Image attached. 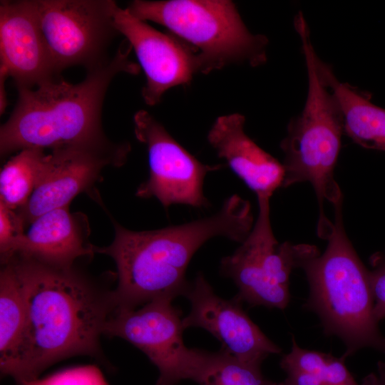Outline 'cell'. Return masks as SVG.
Segmentation results:
<instances>
[{
  "mask_svg": "<svg viewBox=\"0 0 385 385\" xmlns=\"http://www.w3.org/2000/svg\"><path fill=\"white\" fill-rule=\"evenodd\" d=\"M7 261L20 279L27 315L17 352L1 372L20 384L63 359L99 354L100 335L114 311L111 292L74 266L56 267L19 254Z\"/></svg>",
  "mask_w": 385,
  "mask_h": 385,
  "instance_id": "cell-1",
  "label": "cell"
},
{
  "mask_svg": "<svg viewBox=\"0 0 385 385\" xmlns=\"http://www.w3.org/2000/svg\"><path fill=\"white\" fill-rule=\"evenodd\" d=\"M111 220L115 229L112 243L94 245V251L115 263L118 284L111 292L113 312L133 310L160 297L184 296L190 283L186 270L198 249L218 236L242 243L254 224L250 202L237 194L210 217L155 230L133 231Z\"/></svg>",
  "mask_w": 385,
  "mask_h": 385,
  "instance_id": "cell-2",
  "label": "cell"
},
{
  "mask_svg": "<svg viewBox=\"0 0 385 385\" xmlns=\"http://www.w3.org/2000/svg\"><path fill=\"white\" fill-rule=\"evenodd\" d=\"M125 39L115 54L88 71L78 83L56 77L19 88L16 105L0 129L1 158L27 148L51 150L101 140V110L108 88L120 73L138 74Z\"/></svg>",
  "mask_w": 385,
  "mask_h": 385,
  "instance_id": "cell-3",
  "label": "cell"
},
{
  "mask_svg": "<svg viewBox=\"0 0 385 385\" xmlns=\"http://www.w3.org/2000/svg\"><path fill=\"white\" fill-rule=\"evenodd\" d=\"M342 202L335 205L334 220L322 237L324 252L307 245L297 268L304 270L309 286L305 308L319 316L324 332L346 346L345 359L363 348L385 354V337L374 314L369 270L363 265L345 232Z\"/></svg>",
  "mask_w": 385,
  "mask_h": 385,
  "instance_id": "cell-4",
  "label": "cell"
},
{
  "mask_svg": "<svg viewBox=\"0 0 385 385\" xmlns=\"http://www.w3.org/2000/svg\"><path fill=\"white\" fill-rule=\"evenodd\" d=\"M301 42L308 74V93L301 114L287 126L280 148L284 153L282 188L309 183L319 205V221L327 217L325 201L334 205L343 201L340 187L334 178L344 131L340 105L320 76L315 63L316 52L304 18L294 21Z\"/></svg>",
  "mask_w": 385,
  "mask_h": 385,
  "instance_id": "cell-5",
  "label": "cell"
},
{
  "mask_svg": "<svg viewBox=\"0 0 385 385\" xmlns=\"http://www.w3.org/2000/svg\"><path fill=\"white\" fill-rule=\"evenodd\" d=\"M128 9L136 18L166 27L193 47L199 53L202 73L242 62L257 66L267 60V38L249 31L231 1L135 0Z\"/></svg>",
  "mask_w": 385,
  "mask_h": 385,
  "instance_id": "cell-6",
  "label": "cell"
},
{
  "mask_svg": "<svg viewBox=\"0 0 385 385\" xmlns=\"http://www.w3.org/2000/svg\"><path fill=\"white\" fill-rule=\"evenodd\" d=\"M270 200L259 198L258 215L247 238L221 260L220 272L239 291L235 297L252 307L283 309L289 302V277L297 268L304 244L276 240L270 222Z\"/></svg>",
  "mask_w": 385,
  "mask_h": 385,
  "instance_id": "cell-7",
  "label": "cell"
},
{
  "mask_svg": "<svg viewBox=\"0 0 385 385\" xmlns=\"http://www.w3.org/2000/svg\"><path fill=\"white\" fill-rule=\"evenodd\" d=\"M40 27L57 74L73 66L90 70L106 61L118 34L111 0H34Z\"/></svg>",
  "mask_w": 385,
  "mask_h": 385,
  "instance_id": "cell-8",
  "label": "cell"
},
{
  "mask_svg": "<svg viewBox=\"0 0 385 385\" xmlns=\"http://www.w3.org/2000/svg\"><path fill=\"white\" fill-rule=\"evenodd\" d=\"M130 151L128 143H115L106 137L52 150L29 201L16 210L25 227L46 212L69 205L82 192L98 198L94 186L101 180L103 169L122 166Z\"/></svg>",
  "mask_w": 385,
  "mask_h": 385,
  "instance_id": "cell-9",
  "label": "cell"
},
{
  "mask_svg": "<svg viewBox=\"0 0 385 385\" xmlns=\"http://www.w3.org/2000/svg\"><path fill=\"white\" fill-rule=\"evenodd\" d=\"M134 132L145 145L149 161V178L139 185L135 195L155 197L165 209L175 204L207 207L210 202L203 190L205 176L223 165L198 160L145 111L135 114Z\"/></svg>",
  "mask_w": 385,
  "mask_h": 385,
  "instance_id": "cell-10",
  "label": "cell"
},
{
  "mask_svg": "<svg viewBox=\"0 0 385 385\" xmlns=\"http://www.w3.org/2000/svg\"><path fill=\"white\" fill-rule=\"evenodd\" d=\"M171 297H160L138 309L113 312L103 334L122 338L141 350L158 368L156 385L185 379L190 349L183 340L182 312Z\"/></svg>",
  "mask_w": 385,
  "mask_h": 385,
  "instance_id": "cell-11",
  "label": "cell"
},
{
  "mask_svg": "<svg viewBox=\"0 0 385 385\" xmlns=\"http://www.w3.org/2000/svg\"><path fill=\"white\" fill-rule=\"evenodd\" d=\"M113 18L145 73L142 96L148 106H155L166 91L188 83L195 73L202 72L199 53L175 35L156 30L116 2Z\"/></svg>",
  "mask_w": 385,
  "mask_h": 385,
  "instance_id": "cell-12",
  "label": "cell"
},
{
  "mask_svg": "<svg viewBox=\"0 0 385 385\" xmlns=\"http://www.w3.org/2000/svg\"><path fill=\"white\" fill-rule=\"evenodd\" d=\"M190 303L189 314L183 319V327H200L209 332L238 359L260 366L270 354L281 349L251 320L234 297L225 299L215 294L202 273L190 283L184 295Z\"/></svg>",
  "mask_w": 385,
  "mask_h": 385,
  "instance_id": "cell-13",
  "label": "cell"
},
{
  "mask_svg": "<svg viewBox=\"0 0 385 385\" xmlns=\"http://www.w3.org/2000/svg\"><path fill=\"white\" fill-rule=\"evenodd\" d=\"M0 71L19 88L59 76L44 40L34 0L1 1Z\"/></svg>",
  "mask_w": 385,
  "mask_h": 385,
  "instance_id": "cell-14",
  "label": "cell"
},
{
  "mask_svg": "<svg viewBox=\"0 0 385 385\" xmlns=\"http://www.w3.org/2000/svg\"><path fill=\"white\" fill-rule=\"evenodd\" d=\"M245 121V117L239 113L220 116L210 128L207 140L217 155L257 199H270L282 187L283 165L246 134Z\"/></svg>",
  "mask_w": 385,
  "mask_h": 385,
  "instance_id": "cell-15",
  "label": "cell"
},
{
  "mask_svg": "<svg viewBox=\"0 0 385 385\" xmlns=\"http://www.w3.org/2000/svg\"><path fill=\"white\" fill-rule=\"evenodd\" d=\"M90 226L83 212H71L69 205L48 211L35 219L21 238L17 254L61 268L94 255Z\"/></svg>",
  "mask_w": 385,
  "mask_h": 385,
  "instance_id": "cell-16",
  "label": "cell"
},
{
  "mask_svg": "<svg viewBox=\"0 0 385 385\" xmlns=\"http://www.w3.org/2000/svg\"><path fill=\"white\" fill-rule=\"evenodd\" d=\"M315 63L340 105L344 133L364 148L385 152V108L373 103L370 94L339 81L332 67L317 55Z\"/></svg>",
  "mask_w": 385,
  "mask_h": 385,
  "instance_id": "cell-17",
  "label": "cell"
},
{
  "mask_svg": "<svg viewBox=\"0 0 385 385\" xmlns=\"http://www.w3.org/2000/svg\"><path fill=\"white\" fill-rule=\"evenodd\" d=\"M185 379L199 385H263L261 366L242 361L226 349L217 351L191 348Z\"/></svg>",
  "mask_w": 385,
  "mask_h": 385,
  "instance_id": "cell-18",
  "label": "cell"
},
{
  "mask_svg": "<svg viewBox=\"0 0 385 385\" xmlns=\"http://www.w3.org/2000/svg\"><path fill=\"white\" fill-rule=\"evenodd\" d=\"M0 272V369L14 359L26 324V304L23 287L11 261Z\"/></svg>",
  "mask_w": 385,
  "mask_h": 385,
  "instance_id": "cell-19",
  "label": "cell"
},
{
  "mask_svg": "<svg viewBox=\"0 0 385 385\" xmlns=\"http://www.w3.org/2000/svg\"><path fill=\"white\" fill-rule=\"evenodd\" d=\"M48 156L44 150L27 148L8 160L0 173V202L14 210L24 207L43 174Z\"/></svg>",
  "mask_w": 385,
  "mask_h": 385,
  "instance_id": "cell-20",
  "label": "cell"
},
{
  "mask_svg": "<svg viewBox=\"0 0 385 385\" xmlns=\"http://www.w3.org/2000/svg\"><path fill=\"white\" fill-rule=\"evenodd\" d=\"M18 385H108L101 370L93 365L66 369L44 378L23 381Z\"/></svg>",
  "mask_w": 385,
  "mask_h": 385,
  "instance_id": "cell-21",
  "label": "cell"
},
{
  "mask_svg": "<svg viewBox=\"0 0 385 385\" xmlns=\"http://www.w3.org/2000/svg\"><path fill=\"white\" fill-rule=\"evenodd\" d=\"M25 226L16 210L0 202V257L5 262L16 255Z\"/></svg>",
  "mask_w": 385,
  "mask_h": 385,
  "instance_id": "cell-22",
  "label": "cell"
},
{
  "mask_svg": "<svg viewBox=\"0 0 385 385\" xmlns=\"http://www.w3.org/2000/svg\"><path fill=\"white\" fill-rule=\"evenodd\" d=\"M369 278L374 297L373 314L379 323L385 319V250L374 253L369 258Z\"/></svg>",
  "mask_w": 385,
  "mask_h": 385,
  "instance_id": "cell-23",
  "label": "cell"
},
{
  "mask_svg": "<svg viewBox=\"0 0 385 385\" xmlns=\"http://www.w3.org/2000/svg\"><path fill=\"white\" fill-rule=\"evenodd\" d=\"M316 376L321 385H361L358 384L344 364V359L330 354Z\"/></svg>",
  "mask_w": 385,
  "mask_h": 385,
  "instance_id": "cell-24",
  "label": "cell"
},
{
  "mask_svg": "<svg viewBox=\"0 0 385 385\" xmlns=\"http://www.w3.org/2000/svg\"><path fill=\"white\" fill-rule=\"evenodd\" d=\"M286 385H321L319 378L312 374L300 371H287Z\"/></svg>",
  "mask_w": 385,
  "mask_h": 385,
  "instance_id": "cell-25",
  "label": "cell"
},
{
  "mask_svg": "<svg viewBox=\"0 0 385 385\" xmlns=\"http://www.w3.org/2000/svg\"><path fill=\"white\" fill-rule=\"evenodd\" d=\"M9 76L7 74L0 71V113L1 114L4 113L5 111V109L7 106V100L6 96V92H5V80Z\"/></svg>",
  "mask_w": 385,
  "mask_h": 385,
  "instance_id": "cell-26",
  "label": "cell"
},
{
  "mask_svg": "<svg viewBox=\"0 0 385 385\" xmlns=\"http://www.w3.org/2000/svg\"><path fill=\"white\" fill-rule=\"evenodd\" d=\"M361 385H383V383L378 375L371 373L362 379Z\"/></svg>",
  "mask_w": 385,
  "mask_h": 385,
  "instance_id": "cell-27",
  "label": "cell"
},
{
  "mask_svg": "<svg viewBox=\"0 0 385 385\" xmlns=\"http://www.w3.org/2000/svg\"><path fill=\"white\" fill-rule=\"evenodd\" d=\"M378 376L385 380V362L379 361L377 364Z\"/></svg>",
  "mask_w": 385,
  "mask_h": 385,
  "instance_id": "cell-28",
  "label": "cell"
},
{
  "mask_svg": "<svg viewBox=\"0 0 385 385\" xmlns=\"http://www.w3.org/2000/svg\"><path fill=\"white\" fill-rule=\"evenodd\" d=\"M263 385H286V384L284 382L277 383V382H273V381L265 379Z\"/></svg>",
  "mask_w": 385,
  "mask_h": 385,
  "instance_id": "cell-29",
  "label": "cell"
},
{
  "mask_svg": "<svg viewBox=\"0 0 385 385\" xmlns=\"http://www.w3.org/2000/svg\"><path fill=\"white\" fill-rule=\"evenodd\" d=\"M379 378H380V377H379ZM380 379L381 380L383 384L385 385V380H384V379H381V378H380Z\"/></svg>",
  "mask_w": 385,
  "mask_h": 385,
  "instance_id": "cell-30",
  "label": "cell"
}]
</instances>
